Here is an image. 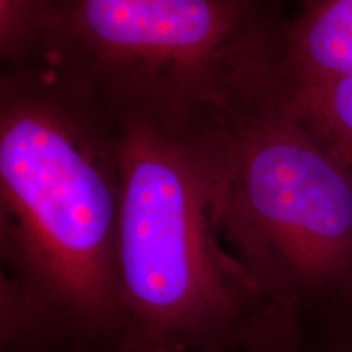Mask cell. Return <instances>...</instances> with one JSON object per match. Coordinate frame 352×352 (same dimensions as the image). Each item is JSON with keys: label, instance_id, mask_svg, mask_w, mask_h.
Masks as SVG:
<instances>
[{"label": "cell", "instance_id": "obj_1", "mask_svg": "<svg viewBox=\"0 0 352 352\" xmlns=\"http://www.w3.org/2000/svg\"><path fill=\"white\" fill-rule=\"evenodd\" d=\"M118 127L32 69L0 76V308L33 344L118 352Z\"/></svg>", "mask_w": 352, "mask_h": 352}, {"label": "cell", "instance_id": "obj_3", "mask_svg": "<svg viewBox=\"0 0 352 352\" xmlns=\"http://www.w3.org/2000/svg\"><path fill=\"white\" fill-rule=\"evenodd\" d=\"M214 121L173 127L131 118L116 124L124 311L118 352H239L287 316L264 305L222 239Z\"/></svg>", "mask_w": 352, "mask_h": 352}, {"label": "cell", "instance_id": "obj_9", "mask_svg": "<svg viewBox=\"0 0 352 352\" xmlns=\"http://www.w3.org/2000/svg\"><path fill=\"white\" fill-rule=\"evenodd\" d=\"M316 352H352V318L342 321L336 336L331 338L323 351Z\"/></svg>", "mask_w": 352, "mask_h": 352}, {"label": "cell", "instance_id": "obj_5", "mask_svg": "<svg viewBox=\"0 0 352 352\" xmlns=\"http://www.w3.org/2000/svg\"><path fill=\"white\" fill-rule=\"evenodd\" d=\"M276 74L279 83L352 78V0H302L279 21Z\"/></svg>", "mask_w": 352, "mask_h": 352}, {"label": "cell", "instance_id": "obj_8", "mask_svg": "<svg viewBox=\"0 0 352 352\" xmlns=\"http://www.w3.org/2000/svg\"><path fill=\"white\" fill-rule=\"evenodd\" d=\"M239 352H316L307 344L303 321L280 316Z\"/></svg>", "mask_w": 352, "mask_h": 352}, {"label": "cell", "instance_id": "obj_6", "mask_svg": "<svg viewBox=\"0 0 352 352\" xmlns=\"http://www.w3.org/2000/svg\"><path fill=\"white\" fill-rule=\"evenodd\" d=\"M279 90L320 142L352 171V78L279 83Z\"/></svg>", "mask_w": 352, "mask_h": 352}, {"label": "cell", "instance_id": "obj_4", "mask_svg": "<svg viewBox=\"0 0 352 352\" xmlns=\"http://www.w3.org/2000/svg\"><path fill=\"white\" fill-rule=\"evenodd\" d=\"M222 239L270 310L352 318V171L279 83L210 127Z\"/></svg>", "mask_w": 352, "mask_h": 352}, {"label": "cell", "instance_id": "obj_7", "mask_svg": "<svg viewBox=\"0 0 352 352\" xmlns=\"http://www.w3.org/2000/svg\"><path fill=\"white\" fill-rule=\"evenodd\" d=\"M50 0H0V57L6 69L28 63Z\"/></svg>", "mask_w": 352, "mask_h": 352}, {"label": "cell", "instance_id": "obj_2", "mask_svg": "<svg viewBox=\"0 0 352 352\" xmlns=\"http://www.w3.org/2000/svg\"><path fill=\"white\" fill-rule=\"evenodd\" d=\"M264 0H50L28 63L116 126L195 127L277 85Z\"/></svg>", "mask_w": 352, "mask_h": 352}]
</instances>
